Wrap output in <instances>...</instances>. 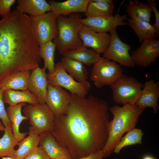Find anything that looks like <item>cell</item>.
Masks as SVG:
<instances>
[{"instance_id":"1","label":"cell","mask_w":159,"mask_h":159,"mask_svg":"<svg viewBox=\"0 0 159 159\" xmlns=\"http://www.w3.org/2000/svg\"><path fill=\"white\" fill-rule=\"evenodd\" d=\"M109 110L103 100L71 94L67 113L55 116L51 132L73 159L102 150L108 137Z\"/></svg>"},{"instance_id":"2","label":"cell","mask_w":159,"mask_h":159,"mask_svg":"<svg viewBox=\"0 0 159 159\" xmlns=\"http://www.w3.org/2000/svg\"><path fill=\"white\" fill-rule=\"evenodd\" d=\"M39 46L29 16L16 9L0 20V81L39 67Z\"/></svg>"},{"instance_id":"3","label":"cell","mask_w":159,"mask_h":159,"mask_svg":"<svg viewBox=\"0 0 159 159\" xmlns=\"http://www.w3.org/2000/svg\"><path fill=\"white\" fill-rule=\"evenodd\" d=\"M113 118L107 127L108 137L102 152L103 158L110 156L126 132L135 128L139 116L144 109L135 104H127L120 107L115 105L110 108Z\"/></svg>"},{"instance_id":"4","label":"cell","mask_w":159,"mask_h":159,"mask_svg":"<svg viewBox=\"0 0 159 159\" xmlns=\"http://www.w3.org/2000/svg\"><path fill=\"white\" fill-rule=\"evenodd\" d=\"M79 14L73 13L64 17L59 16L57 18L58 35L53 39L56 48L62 55L66 51L83 47L79 33L82 26Z\"/></svg>"},{"instance_id":"5","label":"cell","mask_w":159,"mask_h":159,"mask_svg":"<svg viewBox=\"0 0 159 159\" xmlns=\"http://www.w3.org/2000/svg\"><path fill=\"white\" fill-rule=\"evenodd\" d=\"M22 112L29 120V128L36 134L39 135L54 129L55 116L46 103L26 105Z\"/></svg>"},{"instance_id":"6","label":"cell","mask_w":159,"mask_h":159,"mask_svg":"<svg viewBox=\"0 0 159 159\" xmlns=\"http://www.w3.org/2000/svg\"><path fill=\"white\" fill-rule=\"evenodd\" d=\"M110 87L114 102L124 105L135 104L140 96L143 85L134 77L123 74Z\"/></svg>"},{"instance_id":"7","label":"cell","mask_w":159,"mask_h":159,"mask_svg":"<svg viewBox=\"0 0 159 159\" xmlns=\"http://www.w3.org/2000/svg\"><path fill=\"white\" fill-rule=\"evenodd\" d=\"M47 75L49 84L53 86L64 88L68 90L71 94L85 97L91 88L88 81L80 82L75 80L67 73L60 62L55 64L53 72L48 73Z\"/></svg>"},{"instance_id":"8","label":"cell","mask_w":159,"mask_h":159,"mask_svg":"<svg viewBox=\"0 0 159 159\" xmlns=\"http://www.w3.org/2000/svg\"><path fill=\"white\" fill-rule=\"evenodd\" d=\"M123 74L119 64L102 57L93 64L90 79L97 87L101 88L106 86H111Z\"/></svg>"},{"instance_id":"9","label":"cell","mask_w":159,"mask_h":159,"mask_svg":"<svg viewBox=\"0 0 159 159\" xmlns=\"http://www.w3.org/2000/svg\"><path fill=\"white\" fill-rule=\"evenodd\" d=\"M57 17L51 11L39 15L30 16L31 26L39 46L57 37Z\"/></svg>"},{"instance_id":"10","label":"cell","mask_w":159,"mask_h":159,"mask_svg":"<svg viewBox=\"0 0 159 159\" xmlns=\"http://www.w3.org/2000/svg\"><path fill=\"white\" fill-rule=\"evenodd\" d=\"M109 33L110 42L102 57L127 67H134L135 65L129 54L131 46L120 39L117 32L116 27Z\"/></svg>"},{"instance_id":"11","label":"cell","mask_w":159,"mask_h":159,"mask_svg":"<svg viewBox=\"0 0 159 159\" xmlns=\"http://www.w3.org/2000/svg\"><path fill=\"white\" fill-rule=\"evenodd\" d=\"M128 18L126 14L115 15L94 16L80 19V23L84 26L97 33H107L117 26L127 24Z\"/></svg>"},{"instance_id":"12","label":"cell","mask_w":159,"mask_h":159,"mask_svg":"<svg viewBox=\"0 0 159 159\" xmlns=\"http://www.w3.org/2000/svg\"><path fill=\"white\" fill-rule=\"evenodd\" d=\"M135 65L146 68L155 62L159 57V40L156 39L143 41L130 55Z\"/></svg>"},{"instance_id":"13","label":"cell","mask_w":159,"mask_h":159,"mask_svg":"<svg viewBox=\"0 0 159 159\" xmlns=\"http://www.w3.org/2000/svg\"><path fill=\"white\" fill-rule=\"evenodd\" d=\"M70 97L71 94L63 88L48 84L45 103L55 116L67 113Z\"/></svg>"},{"instance_id":"14","label":"cell","mask_w":159,"mask_h":159,"mask_svg":"<svg viewBox=\"0 0 159 159\" xmlns=\"http://www.w3.org/2000/svg\"><path fill=\"white\" fill-rule=\"evenodd\" d=\"M79 36L84 47L91 48L99 54L105 52L111 40L110 34L97 33L83 25L79 31Z\"/></svg>"},{"instance_id":"15","label":"cell","mask_w":159,"mask_h":159,"mask_svg":"<svg viewBox=\"0 0 159 159\" xmlns=\"http://www.w3.org/2000/svg\"><path fill=\"white\" fill-rule=\"evenodd\" d=\"M45 67H38L31 71L28 90L37 99L39 103H45L48 82Z\"/></svg>"},{"instance_id":"16","label":"cell","mask_w":159,"mask_h":159,"mask_svg":"<svg viewBox=\"0 0 159 159\" xmlns=\"http://www.w3.org/2000/svg\"><path fill=\"white\" fill-rule=\"evenodd\" d=\"M39 135V146L43 149L50 159H73L69 151L59 145L51 132H44Z\"/></svg>"},{"instance_id":"17","label":"cell","mask_w":159,"mask_h":159,"mask_svg":"<svg viewBox=\"0 0 159 159\" xmlns=\"http://www.w3.org/2000/svg\"><path fill=\"white\" fill-rule=\"evenodd\" d=\"M140 96L135 104L145 109L152 107L156 113L159 108V82L153 80L144 84Z\"/></svg>"},{"instance_id":"18","label":"cell","mask_w":159,"mask_h":159,"mask_svg":"<svg viewBox=\"0 0 159 159\" xmlns=\"http://www.w3.org/2000/svg\"><path fill=\"white\" fill-rule=\"evenodd\" d=\"M90 0H67L57 2L52 0L48 3L51 11L57 16L69 15L78 12H85Z\"/></svg>"},{"instance_id":"19","label":"cell","mask_w":159,"mask_h":159,"mask_svg":"<svg viewBox=\"0 0 159 159\" xmlns=\"http://www.w3.org/2000/svg\"><path fill=\"white\" fill-rule=\"evenodd\" d=\"M26 105V103H21L13 106H9L6 110L7 117L11 122L13 134L19 142L28 133L26 132H21L19 130L21 122L24 120H28L21 113L22 108Z\"/></svg>"},{"instance_id":"20","label":"cell","mask_w":159,"mask_h":159,"mask_svg":"<svg viewBox=\"0 0 159 159\" xmlns=\"http://www.w3.org/2000/svg\"><path fill=\"white\" fill-rule=\"evenodd\" d=\"M30 71L14 73L4 78L0 81V90L2 92L8 90H28Z\"/></svg>"},{"instance_id":"21","label":"cell","mask_w":159,"mask_h":159,"mask_svg":"<svg viewBox=\"0 0 159 159\" xmlns=\"http://www.w3.org/2000/svg\"><path fill=\"white\" fill-rule=\"evenodd\" d=\"M16 9L21 12L35 16L51 11L50 4L45 0H18Z\"/></svg>"},{"instance_id":"22","label":"cell","mask_w":159,"mask_h":159,"mask_svg":"<svg viewBox=\"0 0 159 159\" xmlns=\"http://www.w3.org/2000/svg\"><path fill=\"white\" fill-rule=\"evenodd\" d=\"M4 103L13 106L21 103L35 105L39 103L37 98L28 90L19 91L8 90L3 92Z\"/></svg>"},{"instance_id":"23","label":"cell","mask_w":159,"mask_h":159,"mask_svg":"<svg viewBox=\"0 0 159 159\" xmlns=\"http://www.w3.org/2000/svg\"><path fill=\"white\" fill-rule=\"evenodd\" d=\"M125 10L130 18L148 22L153 15L150 5L137 0L130 1L126 4Z\"/></svg>"},{"instance_id":"24","label":"cell","mask_w":159,"mask_h":159,"mask_svg":"<svg viewBox=\"0 0 159 159\" xmlns=\"http://www.w3.org/2000/svg\"><path fill=\"white\" fill-rule=\"evenodd\" d=\"M65 70L78 82L87 81L88 72L84 64L76 60L63 57L60 62Z\"/></svg>"},{"instance_id":"25","label":"cell","mask_w":159,"mask_h":159,"mask_svg":"<svg viewBox=\"0 0 159 159\" xmlns=\"http://www.w3.org/2000/svg\"><path fill=\"white\" fill-rule=\"evenodd\" d=\"M127 22L137 36L140 42L155 39L159 34L150 22L130 18L127 19Z\"/></svg>"},{"instance_id":"26","label":"cell","mask_w":159,"mask_h":159,"mask_svg":"<svg viewBox=\"0 0 159 159\" xmlns=\"http://www.w3.org/2000/svg\"><path fill=\"white\" fill-rule=\"evenodd\" d=\"M62 55L76 60L87 66L94 64L101 57L100 54L84 46L68 50Z\"/></svg>"},{"instance_id":"27","label":"cell","mask_w":159,"mask_h":159,"mask_svg":"<svg viewBox=\"0 0 159 159\" xmlns=\"http://www.w3.org/2000/svg\"><path fill=\"white\" fill-rule=\"evenodd\" d=\"M114 9L112 0H90L85 14L86 17L111 16Z\"/></svg>"},{"instance_id":"28","label":"cell","mask_w":159,"mask_h":159,"mask_svg":"<svg viewBox=\"0 0 159 159\" xmlns=\"http://www.w3.org/2000/svg\"><path fill=\"white\" fill-rule=\"evenodd\" d=\"M29 135L19 142V147L15 150L14 157L16 159H24L39 146V135L29 128Z\"/></svg>"},{"instance_id":"29","label":"cell","mask_w":159,"mask_h":159,"mask_svg":"<svg viewBox=\"0 0 159 159\" xmlns=\"http://www.w3.org/2000/svg\"><path fill=\"white\" fill-rule=\"evenodd\" d=\"M3 136L0 138V157H14V147L19 142L13 135L11 126L5 127Z\"/></svg>"},{"instance_id":"30","label":"cell","mask_w":159,"mask_h":159,"mask_svg":"<svg viewBox=\"0 0 159 159\" xmlns=\"http://www.w3.org/2000/svg\"><path fill=\"white\" fill-rule=\"evenodd\" d=\"M56 49L55 44L52 41L39 46L41 57L44 60V67L48 69L49 73L53 72L54 70V58Z\"/></svg>"},{"instance_id":"31","label":"cell","mask_w":159,"mask_h":159,"mask_svg":"<svg viewBox=\"0 0 159 159\" xmlns=\"http://www.w3.org/2000/svg\"><path fill=\"white\" fill-rule=\"evenodd\" d=\"M144 135L141 129L134 128L127 132L115 146L113 152L118 153L124 147L135 144H141L142 137Z\"/></svg>"},{"instance_id":"32","label":"cell","mask_w":159,"mask_h":159,"mask_svg":"<svg viewBox=\"0 0 159 159\" xmlns=\"http://www.w3.org/2000/svg\"><path fill=\"white\" fill-rule=\"evenodd\" d=\"M15 0H0V16L2 18L6 17L11 12V6Z\"/></svg>"},{"instance_id":"33","label":"cell","mask_w":159,"mask_h":159,"mask_svg":"<svg viewBox=\"0 0 159 159\" xmlns=\"http://www.w3.org/2000/svg\"><path fill=\"white\" fill-rule=\"evenodd\" d=\"M3 92L0 90V119L5 127L11 126V122L8 118L5 108L3 99Z\"/></svg>"},{"instance_id":"34","label":"cell","mask_w":159,"mask_h":159,"mask_svg":"<svg viewBox=\"0 0 159 159\" xmlns=\"http://www.w3.org/2000/svg\"><path fill=\"white\" fill-rule=\"evenodd\" d=\"M24 159H50L43 149L41 147L39 146Z\"/></svg>"},{"instance_id":"35","label":"cell","mask_w":159,"mask_h":159,"mask_svg":"<svg viewBox=\"0 0 159 159\" xmlns=\"http://www.w3.org/2000/svg\"><path fill=\"white\" fill-rule=\"evenodd\" d=\"M148 4L150 6L153 12L155 18V22L152 25L153 27L159 33V12L157 8L155 1L153 0H147Z\"/></svg>"},{"instance_id":"36","label":"cell","mask_w":159,"mask_h":159,"mask_svg":"<svg viewBox=\"0 0 159 159\" xmlns=\"http://www.w3.org/2000/svg\"><path fill=\"white\" fill-rule=\"evenodd\" d=\"M103 158V152L101 150L77 159H102Z\"/></svg>"},{"instance_id":"37","label":"cell","mask_w":159,"mask_h":159,"mask_svg":"<svg viewBox=\"0 0 159 159\" xmlns=\"http://www.w3.org/2000/svg\"><path fill=\"white\" fill-rule=\"evenodd\" d=\"M142 159H156L153 156L149 155H146L144 156Z\"/></svg>"},{"instance_id":"38","label":"cell","mask_w":159,"mask_h":159,"mask_svg":"<svg viewBox=\"0 0 159 159\" xmlns=\"http://www.w3.org/2000/svg\"><path fill=\"white\" fill-rule=\"evenodd\" d=\"M5 127L0 120V131H4Z\"/></svg>"},{"instance_id":"39","label":"cell","mask_w":159,"mask_h":159,"mask_svg":"<svg viewBox=\"0 0 159 159\" xmlns=\"http://www.w3.org/2000/svg\"><path fill=\"white\" fill-rule=\"evenodd\" d=\"M2 158V159H16L14 158L10 157H4Z\"/></svg>"},{"instance_id":"40","label":"cell","mask_w":159,"mask_h":159,"mask_svg":"<svg viewBox=\"0 0 159 159\" xmlns=\"http://www.w3.org/2000/svg\"></svg>"}]
</instances>
